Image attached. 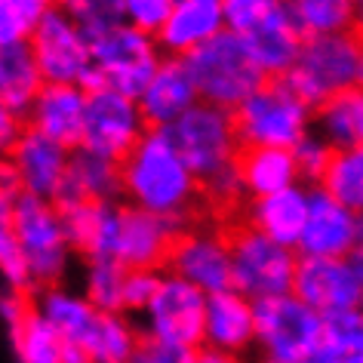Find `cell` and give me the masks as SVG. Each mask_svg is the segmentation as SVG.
Masks as SVG:
<instances>
[{
	"instance_id": "6da1fadb",
	"label": "cell",
	"mask_w": 363,
	"mask_h": 363,
	"mask_svg": "<svg viewBox=\"0 0 363 363\" xmlns=\"http://www.w3.org/2000/svg\"><path fill=\"white\" fill-rule=\"evenodd\" d=\"M121 167V201L176 222L201 219V185L182 160L167 130H148L117 160Z\"/></svg>"
},
{
	"instance_id": "7a4b0ae2",
	"label": "cell",
	"mask_w": 363,
	"mask_h": 363,
	"mask_svg": "<svg viewBox=\"0 0 363 363\" xmlns=\"http://www.w3.org/2000/svg\"><path fill=\"white\" fill-rule=\"evenodd\" d=\"M284 84L302 99L308 108L320 105L326 96L363 84V43L360 28L317 34L305 38L293 65L284 74Z\"/></svg>"
},
{
	"instance_id": "3957f363",
	"label": "cell",
	"mask_w": 363,
	"mask_h": 363,
	"mask_svg": "<svg viewBox=\"0 0 363 363\" xmlns=\"http://www.w3.org/2000/svg\"><path fill=\"white\" fill-rule=\"evenodd\" d=\"M182 59H185V68L194 80L197 99L219 105V108H228V111L234 105H240L268 77L259 68V62L252 59L247 43L228 28L216 31L213 38L197 43Z\"/></svg>"
},
{
	"instance_id": "277c9868",
	"label": "cell",
	"mask_w": 363,
	"mask_h": 363,
	"mask_svg": "<svg viewBox=\"0 0 363 363\" xmlns=\"http://www.w3.org/2000/svg\"><path fill=\"white\" fill-rule=\"evenodd\" d=\"M320 326L323 314L289 289L252 302V348L271 363H311Z\"/></svg>"
},
{
	"instance_id": "5b68a950",
	"label": "cell",
	"mask_w": 363,
	"mask_h": 363,
	"mask_svg": "<svg viewBox=\"0 0 363 363\" xmlns=\"http://www.w3.org/2000/svg\"><path fill=\"white\" fill-rule=\"evenodd\" d=\"M13 228L22 250L31 293L40 286L59 284L65 277L68 259H71L59 206L47 201V197L19 191L13 201Z\"/></svg>"
},
{
	"instance_id": "8992f818",
	"label": "cell",
	"mask_w": 363,
	"mask_h": 363,
	"mask_svg": "<svg viewBox=\"0 0 363 363\" xmlns=\"http://www.w3.org/2000/svg\"><path fill=\"white\" fill-rule=\"evenodd\" d=\"M240 145L293 148L311 130V108L284 84V77H265L240 105L231 108Z\"/></svg>"
},
{
	"instance_id": "52a82bcc",
	"label": "cell",
	"mask_w": 363,
	"mask_h": 363,
	"mask_svg": "<svg viewBox=\"0 0 363 363\" xmlns=\"http://www.w3.org/2000/svg\"><path fill=\"white\" fill-rule=\"evenodd\" d=\"M222 228L231 256V286L247 296L250 302L286 293L293 284L296 250L265 238L262 231L243 225L240 219L222 222Z\"/></svg>"
},
{
	"instance_id": "ba28073f",
	"label": "cell",
	"mask_w": 363,
	"mask_h": 363,
	"mask_svg": "<svg viewBox=\"0 0 363 363\" xmlns=\"http://www.w3.org/2000/svg\"><path fill=\"white\" fill-rule=\"evenodd\" d=\"M203 308H206L203 289H197L188 280L163 271L148 305L135 314L139 317L135 330L145 339L191 351L197 363V348L203 345Z\"/></svg>"
},
{
	"instance_id": "9c48e42d",
	"label": "cell",
	"mask_w": 363,
	"mask_h": 363,
	"mask_svg": "<svg viewBox=\"0 0 363 363\" xmlns=\"http://www.w3.org/2000/svg\"><path fill=\"white\" fill-rule=\"evenodd\" d=\"M163 130H167L169 142L176 145V151L182 154V160L188 163V169L194 172L197 182L231 167L240 148L231 111L201 102V99Z\"/></svg>"
},
{
	"instance_id": "30bf717a",
	"label": "cell",
	"mask_w": 363,
	"mask_h": 363,
	"mask_svg": "<svg viewBox=\"0 0 363 363\" xmlns=\"http://www.w3.org/2000/svg\"><path fill=\"white\" fill-rule=\"evenodd\" d=\"M89 43V62L105 86L135 99L142 86L148 84L160 62V47L154 34H145L126 22H114L102 31L86 34Z\"/></svg>"
},
{
	"instance_id": "8fae6325",
	"label": "cell",
	"mask_w": 363,
	"mask_h": 363,
	"mask_svg": "<svg viewBox=\"0 0 363 363\" xmlns=\"http://www.w3.org/2000/svg\"><path fill=\"white\" fill-rule=\"evenodd\" d=\"M148 130L142 121L139 102L111 86L86 89L84 102V123H80V139L74 148H86L93 154H102L108 160H121L142 133Z\"/></svg>"
},
{
	"instance_id": "7c38bea8",
	"label": "cell",
	"mask_w": 363,
	"mask_h": 363,
	"mask_svg": "<svg viewBox=\"0 0 363 363\" xmlns=\"http://www.w3.org/2000/svg\"><path fill=\"white\" fill-rule=\"evenodd\" d=\"M289 293L298 296L305 305H311L320 314L342 311V308H360V250L348 252V256H298L296 252Z\"/></svg>"
},
{
	"instance_id": "4fadbf2b",
	"label": "cell",
	"mask_w": 363,
	"mask_h": 363,
	"mask_svg": "<svg viewBox=\"0 0 363 363\" xmlns=\"http://www.w3.org/2000/svg\"><path fill=\"white\" fill-rule=\"evenodd\" d=\"M163 271L176 274L188 284H194L203 293L231 286V256H228V240L225 228H203V225L188 222L169 243Z\"/></svg>"
},
{
	"instance_id": "5bb4252c",
	"label": "cell",
	"mask_w": 363,
	"mask_h": 363,
	"mask_svg": "<svg viewBox=\"0 0 363 363\" xmlns=\"http://www.w3.org/2000/svg\"><path fill=\"white\" fill-rule=\"evenodd\" d=\"M28 47L38 62L43 80L52 84H80V77L89 71V43L77 22H71L65 13L50 6L28 31Z\"/></svg>"
},
{
	"instance_id": "9a60e30c",
	"label": "cell",
	"mask_w": 363,
	"mask_h": 363,
	"mask_svg": "<svg viewBox=\"0 0 363 363\" xmlns=\"http://www.w3.org/2000/svg\"><path fill=\"white\" fill-rule=\"evenodd\" d=\"M252 351V302L234 286L206 293L203 308V345L197 363H228Z\"/></svg>"
},
{
	"instance_id": "2e32d148",
	"label": "cell",
	"mask_w": 363,
	"mask_h": 363,
	"mask_svg": "<svg viewBox=\"0 0 363 363\" xmlns=\"http://www.w3.org/2000/svg\"><path fill=\"white\" fill-rule=\"evenodd\" d=\"M360 213L330 197L320 185L308 188V213L298 234V256H348L360 250Z\"/></svg>"
},
{
	"instance_id": "e0dca14e",
	"label": "cell",
	"mask_w": 363,
	"mask_h": 363,
	"mask_svg": "<svg viewBox=\"0 0 363 363\" xmlns=\"http://www.w3.org/2000/svg\"><path fill=\"white\" fill-rule=\"evenodd\" d=\"M185 228V222L148 213L142 206L121 201L114 234V259L126 268H163L172 238Z\"/></svg>"
},
{
	"instance_id": "ac0fdd59",
	"label": "cell",
	"mask_w": 363,
	"mask_h": 363,
	"mask_svg": "<svg viewBox=\"0 0 363 363\" xmlns=\"http://www.w3.org/2000/svg\"><path fill=\"white\" fill-rule=\"evenodd\" d=\"M68 151L71 148H65L62 142L22 123L19 135L13 139L10 151H6V160L13 163L16 179H19V191L56 201L62 176H65Z\"/></svg>"
},
{
	"instance_id": "d6986e66",
	"label": "cell",
	"mask_w": 363,
	"mask_h": 363,
	"mask_svg": "<svg viewBox=\"0 0 363 363\" xmlns=\"http://www.w3.org/2000/svg\"><path fill=\"white\" fill-rule=\"evenodd\" d=\"M135 102H139L145 126H154V130H163L179 114H185L197 102V89L185 68V59L160 56L157 68L148 77V84L142 86V93L135 96Z\"/></svg>"
},
{
	"instance_id": "ffe728a7",
	"label": "cell",
	"mask_w": 363,
	"mask_h": 363,
	"mask_svg": "<svg viewBox=\"0 0 363 363\" xmlns=\"http://www.w3.org/2000/svg\"><path fill=\"white\" fill-rule=\"evenodd\" d=\"M84 102H86V89L80 84L43 80L22 117V123L62 142L65 148H74L80 139V123H84Z\"/></svg>"
},
{
	"instance_id": "44dd1931",
	"label": "cell",
	"mask_w": 363,
	"mask_h": 363,
	"mask_svg": "<svg viewBox=\"0 0 363 363\" xmlns=\"http://www.w3.org/2000/svg\"><path fill=\"white\" fill-rule=\"evenodd\" d=\"M305 213H308V188L296 182V185H286L280 191L247 197L238 219L243 225H250V228L262 231L265 238L296 250L298 234H302V225H305Z\"/></svg>"
},
{
	"instance_id": "7402d4cb",
	"label": "cell",
	"mask_w": 363,
	"mask_h": 363,
	"mask_svg": "<svg viewBox=\"0 0 363 363\" xmlns=\"http://www.w3.org/2000/svg\"><path fill=\"white\" fill-rule=\"evenodd\" d=\"M68 250L80 259H114V234L121 201H74L56 203Z\"/></svg>"
},
{
	"instance_id": "603a6c76",
	"label": "cell",
	"mask_w": 363,
	"mask_h": 363,
	"mask_svg": "<svg viewBox=\"0 0 363 363\" xmlns=\"http://www.w3.org/2000/svg\"><path fill=\"white\" fill-rule=\"evenodd\" d=\"M222 28V0H172L154 40L163 56H185Z\"/></svg>"
},
{
	"instance_id": "cb8c5ba5",
	"label": "cell",
	"mask_w": 363,
	"mask_h": 363,
	"mask_svg": "<svg viewBox=\"0 0 363 363\" xmlns=\"http://www.w3.org/2000/svg\"><path fill=\"white\" fill-rule=\"evenodd\" d=\"M74 201H121V167L102 154L86 148H71L65 176H62L59 194L52 203Z\"/></svg>"
},
{
	"instance_id": "d4e9b609",
	"label": "cell",
	"mask_w": 363,
	"mask_h": 363,
	"mask_svg": "<svg viewBox=\"0 0 363 363\" xmlns=\"http://www.w3.org/2000/svg\"><path fill=\"white\" fill-rule=\"evenodd\" d=\"M240 185L247 197H259V194H271L280 191L286 185L298 182V169H296V157L293 148H271V145H240L238 157Z\"/></svg>"
},
{
	"instance_id": "484cf974",
	"label": "cell",
	"mask_w": 363,
	"mask_h": 363,
	"mask_svg": "<svg viewBox=\"0 0 363 363\" xmlns=\"http://www.w3.org/2000/svg\"><path fill=\"white\" fill-rule=\"evenodd\" d=\"M311 130L330 148H357L363 142V93L360 86L326 96L311 108Z\"/></svg>"
},
{
	"instance_id": "4316f807",
	"label": "cell",
	"mask_w": 363,
	"mask_h": 363,
	"mask_svg": "<svg viewBox=\"0 0 363 363\" xmlns=\"http://www.w3.org/2000/svg\"><path fill=\"white\" fill-rule=\"evenodd\" d=\"M139 345L135 320L123 311H96L93 323L80 342L86 363H130Z\"/></svg>"
},
{
	"instance_id": "83f0119b",
	"label": "cell",
	"mask_w": 363,
	"mask_h": 363,
	"mask_svg": "<svg viewBox=\"0 0 363 363\" xmlns=\"http://www.w3.org/2000/svg\"><path fill=\"white\" fill-rule=\"evenodd\" d=\"M247 43V50L252 52V59L259 62V68L265 71L268 77H280L284 71L293 65L298 47H302V34L289 19L286 6L280 13H274L265 25H259L256 31H250L247 38H240Z\"/></svg>"
},
{
	"instance_id": "f1b7e54d",
	"label": "cell",
	"mask_w": 363,
	"mask_h": 363,
	"mask_svg": "<svg viewBox=\"0 0 363 363\" xmlns=\"http://www.w3.org/2000/svg\"><path fill=\"white\" fill-rule=\"evenodd\" d=\"M40 84H43V77L38 71V62H34V52L28 47V38L0 43V102L19 117H25Z\"/></svg>"
},
{
	"instance_id": "f546056e",
	"label": "cell",
	"mask_w": 363,
	"mask_h": 363,
	"mask_svg": "<svg viewBox=\"0 0 363 363\" xmlns=\"http://www.w3.org/2000/svg\"><path fill=\"white\" fill-rule=\"evenodd\" d=\"M31 296H38L34 308H38V311L47 317L52 326H56L59 335L65 339V345H71V348L80 351V342H84L89 323H93V317H96V308L86 302V296L68 293V289H62L59 284L40 286V289H34Z\"/></svg>"
},
{
	"instance_id": "4dcf8cb0",
	"label": "cell",
	"mask_w": 363,
	"mask_h": 363,
	"mask_svg": "<svg viewBox=\"0 0 363 363\" xmlns=\"http://www.w3.org/2000/svg\"><path fill=\"white\" fill-rule=\"evenodd\" d=\"M363 357V317L360 308L323 314L320 339L311 363H360Z\"/></svg>"
},
{
	"instance_id": "1f68e13d",
	"label": "cell",
	"mask_w": 363,
	"mask_h": 363,
	"mask_svg": "<svg viewBox=\"0 0 363 363\" xmlns=\"http://www.w3.org/2000/svg\"><path fill=\"white\" fill-rule=\"evenodd\" d=\"M286 13L302 38L360 28L357 0H286Z\"/></svg>"
},
{
	"instance_id": "d6a6232c",
	"label": "cell",
	"mask_w": 363,
	"mask_h": 363,
	"mask_svg": "<svg viewBox=\"0 0 363 363\" xmlns=\"http://www.w3.org/2000/svg\"><path fill=\"white\" fill-rule=\"evenodd\" d=\"M10 339H13L16 357L25 363H62V357H65V339L34 308V302L16 320V326H10Z\"/></svg>"
},
{
	"instance_id": "836d02e7",
	"label": "cell",
	"mask_w": 363,
	"mask_h": 363,
	"mask_svg": "<svg viewBox=\"0 0 363 363\" xmlns=\"http://www.w3.org/2000/svg\"><path fill=\"white\" fill-rule=\"evenodd\" d=\"M317 185L339 203L351 210H363V148H333L330 163L323 167V176Z\"/></svg>"
},
{
	"instance_id": "e575fe53",
	"label": "cell",
	"mask_w": 363,
	"mask_h": 363,
	"mask_svg": "<svg viewBox=\"0 0 363 363\" xmlns=\"http://www.w3.org/2000/svg\"><path fill=\"white\" fill-rule=\"evenodd\" d=\"M126 265L117 259H89L86 262V280L84 296L96 311H121V289H123Z\"/></svg>"
},
{
	"instance_id": "d590c367",
	"label": "cell",
	"mask_w": 363,
	"mask_h": 363,
	"mask_svg": "<svg viewBox=\"0 0 363 363\" xmlns=\"http://www.w3.org/2000/svg\"><path fill=\"white\" fill-rule=\"evenodd\" d=\"M13 201H16V194L0 188V284L13 286V289H28L31 293L22 250H19V240H16V228H13Z\"/></svg>"
},
{
	"instance_id": "8d00e7d4",
	"label": "cell",
	"mask_w": 363,
	"mask_h": 363,
	"mask_svg": "<svg viewBox=\"0 0 363 363\" xmlns=\"http://www.w3.org/2000/svg\"><path fill=\"white\" fill-rule=\"evenodd\" d=\"M52 6L65 13L71 22H77L84 34H93L114 22H123L121 0H52Z\"/></svg>"
},
{
	"instance_id": "74e56055",
	"label": "cell",
	"mask_w": 363,
	"mask_h": 363,
	"mask_svg": "<svg viewBox=\"0 0 363 363\" xmlns=\"http://www.w3.org/2000/svg\"><path fill=\"white\" fill-rule=\"evenodd\" d=\"M284 6L286 0H222V22L238 38H247L250 31L265 25Z\"/></svg>"
},
{
	"instance_id": "f35d334b",
	"label": "cell",
	"mask_w": 363,
	"mask_h": 363,
	"mask_svg": "<svg viewBox=\"0 0 363 363\" xmlns=\"http://www.w3.org/2000/svg\"><path fill=\"white\" fill-rule=\"evenodd\" d=\"M333 148L326 145L314 130H308L302 139L293 145V157H296V169H298V182L317 185L323 176V167L330 163Z\"/></svg>"
},
{
	"instance_id": "ab89813d",
	"label": "cell",
	"mask_w": 363,
	"mask_h": 363,
	"mask_svg": "<svg viewBox=\"0 0 363 363\" xmlns=\"http://www.w3.org/2000/svg\"><path fill=\"white\" fill-rule=\"evenodd\" d=\"M163 268H126L123 274V289H121V311L123 314H139L154 289L160 284Z\"/></svg>"
},
{
	"instance_id": "60d3db41",
	"label": "cell",
	"mask_w": 363,
	"mask_h": 363,
	"mask_svg": "<svg viewBox=\"0 0 363 363\" xmlns=\"http://www.w3.org/2000/svg\"><path fill=\"white\" fill-rule=\"evenodd\" d=\"M121 6H123L126 25H133V28H139L145 34H157L172 0H121Z\"/></svg>"
},
{
	"instance_id": "b9f144b4",
	"label": "cell",
	"mask_w": 363,
	"mask_h": 363,
	"mask_svg": "<svg viewBox=\"0 0 363 363\" xmlns=\"http://www.w3.org/2000/svg\"><path fill=\"white\" fill-rule=\"evenodd\" d=\"M133 360H139V363H194V354L139 335V345H135Z\"/></svg>"
},
{
	"instance_id": "7bdbcfd3",
	"label": "cell",
	"mask_w": 363,
	"mask_h": 363,
	"mask_svg": "<svg viewBox=\"0 0 363 363\" xmlns=\"http://www.w3.org/2000/svg\"><path fill=\"white\" fill-rule=\"evenodd\" d=\"M31 31V25L22 19L19 10L10 0H0V43H13V40H25Z\"/></svg>"
},
{
	"instance_id": "ee69618b",
	"label": "cell",
	"mask_w": 363,
	"mask_h": 363,
	"mask_svg": "<svg viewBox=\"0 0 363 363\" xmlns=\"http://www.w3.org/2000/svg\"><path fill=\"white\" fill-rule=\"evenodd\" d=\"M19 130H22V117L0 102V160L6 157V151H10V145L16 135H19Z\"/></svg>"
},
{
	"instance_id": "f6af8a7d",
	"label": "cell",
	"mask_w": 363,
	"mask_h": 363,
	"mask_svg": "<svg viewBox=\"0 0 363 363\" xmlns=\"http://www.w3.org/2000/svg\"><path fill=\"white\" fill-rule=\"evenodd\" d=\"M10 4L16 6V10H19V16H22L25 22L34 25V22H38L40 16L52 6V0H10Z\"/></svg>"
},
{
	"instance_id": "bcb514c9",
	"label": "cell",
	"mask_w": 363,
	"mask_h": 363,
	"mask_svg": "<svg viewBox=\"0 0 363 363\" xmlns=\"http://www.w3.org/2000/svg\"><path fill=\"white\" fill-rule=\"evenodd\" d=\"M357 4H360V0H357Z\"/></svg>"
}]
</instances>
